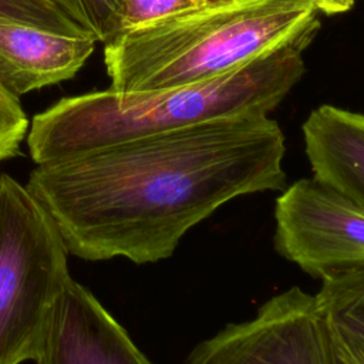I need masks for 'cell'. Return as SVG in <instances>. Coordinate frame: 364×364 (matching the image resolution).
<instances>
[{"mask_svg": "<svg viewBox=\"0 0 364 364\" xmlns=\"http://www.w3.org/2000/svg\"><path fill=\"white\" fill-rule=\"evenodd\" d=\"M97 40L24 23H0V85L20 98L73 78L91 57Z\"/></svg>", "mask_w": 364, "mask_h": 364, "instance_id": "8", "label": "cell"}, {"mask_svg": "<svg viewBox=\"0 0 364 364\" xmlns=\"http://www.w3.org/2000/svg\"><path fill=\"white\" fill-rule=\"evenodd\" d=\"M274 203L276 252L309 276L364 269V210L316 178L286 186Z\"/></svg>", "mask_w": 364, "mask_h": 364, "instance_id": "6", "label": "cell"}, {"mask_svg": "<svg viewBox=\"0 0 364 364\" xmlns=\"http://www.w3.org/2000/svg\"><path fill=\"white\" fill-rule=\"evenodd\" d=\"M68 18L104 43L115 0H50Z\"/></svg>", "mask_w": 364, "mask_h": 364, "instance_id": "13", "label": "cell"}, {"mask_svg": "<svg viewBox=\"0 0 364 364\" xmlns=\"http://www.w3.org/2000/svg\"><path fill=\"white\" fill-rule=\"evenodd\" d=\"M28 121L18 98L0 85V162L18 154Z\"/></svg>", "mask_w": 364, "mask_h": 364, "instance_id": "14", "label": "cell"}, {"mask_svg": "<svg viewBox=\"0 0 364 364\" xmlns=\"http://www.w3.org/2000/svg\"><path fill=\"white\" fill-rule=\"evenodd\" d=\"M284 154L269 115L228 117L38 164L26 189L68 253L145 264L225 203L283 191Z\"/></svg>", "mask_w": 364, "mask_h": 364, "instance_id": "1", "label": "cell"}, {"mask_svg": "<svg viewBox=\"0 0 364 364\" xmlns=\"http://www.w3.org/2000/svg\"><path fill=\"white\" fill-rule=\"evenodd\" d=\"M179 364H337L330 323L317 296L293 286L252 318L229 323Z\"/></svg>", "mask_w": 364, "mask_h": 364, "instance_id": "5", "label": "cell"}, {"mask_svg": "<svg viewBox=\"0 0 364 364\" xmlns=\"http://www.w3.org/2000/svg\"><path fill=\"white\" fill-rule=\"evenodd\" d=\"M208 0H115L102 44L164 17L200 6Z\"/></svg>", "mask_w": 364, "mask_h": 364, "instance_id": "11", "label": "cell"}, {"mask_svg": "<svg viewBox=\"0 0 364 364\" xmlns=\"http://www.w3.org/2000/svg\"><path fill=\"white\" fill-rule=\"evenodd\" d=\"M301 132L313 178L364 210V114L323 104L309 114Z\"/></svg>", "mask_w": 364, "mask_h": 364, "instance_id": "9", "label": "cell"}, {"mask_svg": "<svg viewBox=\"0 0 364 364\" xmlns=\"http://www.w3.org/2000/svg\"><path fill=\"white\" fill-rule=\"evenodd\" d=\"M316 296L336 331L364 343V269L321 279Z\"/></svg>", "mask_w": 364, "mask_h": 364, "instance_id": "10", "label": "cell"}, {"mask_svg": "<svg viewBox=\"0 0 364 364\" xmlns=\"http://www.w3.org/2000/svg\"><path fill=\"white\" fill-rule=\"evenodd\" d=\"M306 47L287 46L182 87L142 92L108 88L63 98L33 118L30 155L38 165L218 118L269 115L301 80Z\"/></svg>", "mask_w": 364, "mask_h": 364, "instance_id": "2", "label": "cell"}, {"mask_svg": "<svg viewBox=\"0 0 364 364\" xmlns=\"http://www.w3.org/2000/svg\"><path fill=\"white\" fill-rule=\"evenodd\" d=\"M337 364H343V363H341V361L337 358Z\"/></svg>", "mask_w": 364, "mask_h": 364, "instance_id": "17", "label": "cell"}, {"mask_svg": "<svg viewBox=\"0 0 364 364\" xmlns=\"http://www.w3.org/2000/svg\"><path fill=\"white\" fill-rule=\"evenodd\" d=\"M311 3L317 9V11L327 16L347 13L354 6V0H311Z\"/></svg>", "mask_w": 364, "mask_h": 364, "instance_id": "16", "label": "cell"}, {"mask_svg": "<svg viewBox=\"0 0 364 364\" xmlns=\"http://www.w3.org/2000/svg\"><path fill=\"white\" fill-rule=\"evenodd\" d=\"M0 23H24L70 36L88 34L50 0H0Z\"/></svg>", "mask_w": 364, "mask_h": 364, "instance_id": "12", "label": "cell"}, {"mask_svg": "<svg viewBox=\"0 0 364 364\" xmlns=\"http://www.w3.org/2000/svg\"><path fill=\"white\" fill-rule=\"evenodd\" d=\"M331 338L336 355L343 364H364V343L344 336L336 331L333 327Z\"/></svg>", "mask_w": 364, "mask_h": 364, "instance_id": "15", "label": "cell"}, {"mask_svg": "<svg viewBox=\"0 0 364 364\" xmlns=\"http://www.w3.org/2000/svg\"><path fill=\"white\" fill-rule=\"evenodd\" d=\"M37 364H154L84 286L70 279L58 296Z\"/></svg>", "mask_w": 364, "mask_h": 364, "instance_id": "7", "label": "cell"}, {"mask_svg": "<svg viewBox=\"0 0 364 364\" xmlns=\"http://www.w3.org/2000/svg\"><path fill=\"white\" fill-rule=\"evenodd\" d=\"M64 242L26 186L0 175V364L36 360L71 279Z\"/></svg>", "mask_w": 364, "mask_h": 364, "instance_id": "4", "label": "cell"}, {"mask_svg": "<svg viewBox=\"0 0 364 364\" xmlns=\"http://www.w3.org/2000/svg\"><path fill=\"white\" fill-rule=\"evenodd\" d=\"M311 0H208L104 44L111 88L142 92L223 75L320 28Z\"/></svg>", "mask_w": 364, "mask_h": 364, "instance_id": "3", "label": "cell"}]
</instances>
